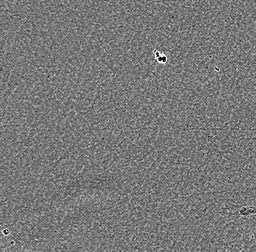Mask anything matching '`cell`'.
<instances>
[{
    "label": "cell",
    "mask_w": 256,
    "mask_h": 252,
    "mask_svg": "<svg viewBox=\"0 0 256 252\" xmlns=\"http://www.w3.org/2000/svg\"><path fill=\"white\" fill-rule=\"evenodd\" d=\"M240 214L243 216H250L255 215L256 219V206H244L240 210Z\"/></svg>",
    "instance_id": "1"
},
{
    "label": "cell",
    "mask_w": 256,
    "mask_h": 252,
    "mask_svg": "<svg viewBox=\"0 0 256 252\" xmlns=\"http://www.w3.org/2000/svg\"><path fill=\"white\" fill-rule=\"evenodd\" d=\"M155 57L158 59L159 63L166 64L168 62V57L166 55H161L160 52L158 51H155Z\"/></svg>",
    "instance_id": "2"
}]
</instances>
